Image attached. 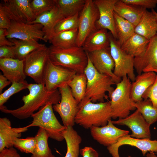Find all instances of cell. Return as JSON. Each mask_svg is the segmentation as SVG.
Returning <instances> with one entry per match:
<instances>
[{"label": "cell", "mask_w": 157, "mask_h": 157, "mask_svg": "<svg viewBox=\"0 0 157 157\" xmlns=\"http://www.w3.org/2000/svg\"><path fill=\"white\" fill-rule=\"evenodd\" d=\"M27 89L29 93L23 97V106L14 110L8 109L4 106L0 108V110L5 113L11 114L18 119H23L31 117L35 111L44 105L49 103L54 105L60 101L61 96L58 89L49 91L44 83L29 84Z\"/></svg>", "instance_id": "1"}, {"label": "cell", "mask_w": 157, "mask_h": 157, "mask_svg": "<svg viewBox=\"0 0 157 157\" xmlns=\"http://www.w3.org/2000/svg\"><path fill=\"white\" fill-rule=\"evenodd\" d=\"M111 118L112 110L109 101L95 103L90 99L83 98L78 104L75 122L88 129L92 126H105Z\"/></svg>", "instance_id": "2"}, {"label": "cell", "mask_w": 157, "mask_h": 157, "mask_svg": "<svg viewBox=\"0 0 157 157\" xmlns=\"http://www.w3.org/2000/svg\"><path fill=\"white\" fill-rule=\"evenodd\" d=\"M87 53L88 62L84 72L87 78V85L84 98L90 99L93 103L104 102L114 90L112 85L115 83L110 76L97 72Z\"/></svg>", "instance_id": "3"}, {"label": "cell", "mask_w": 157, "mask_h": 157, "mask_svg": "<svg viewBox=\"0 0 157 157\" xmlns=\"http://www.w3.org/2000/svg\"><path fill=\"white\" fill-rule=\"evenodd\" d=\"M49 58L54 65L75 72L84 73L88 62L87 52L77 46L61 48L52 45L49 47Z\"/></svg>", "instance_id": "4"}, {"label": "cell", "mask_w": 157, "mask_h": 157, "mask_svg": "<svg viewBox=\"0 0 157 157\" xmlns=\"http://www.w3.org/2000/svg\"><path fill=\"white\" fill-rule=\"evenodd\" d=\"M131 83L127 76L123 77L119 82L115 84V88L108 97L110 99L112 118H124L136 109L130 97Z\"/></svg>", "instance_id": "5"}, {"label": "cell", "mask_w": 157, "mask_h": 157, "mask_svg": "<svg viewBox=\"0 0 157 157\" xmlns=\"http://www.w3.org/2000/svg\"><path fill=\"white\" fill-rule=\"evenodd\" d=\"M53 105L48 104L32 114L31 117L33 121L26 126L28 128L32 126L42 128L47 131L49 138L61 142L64 140L62 132L66 127L62 125L56 118L53 111Z\"/></svg>", "instance_id": "6"}, {"label": "cell", "mask_w": 157, "mask_h": 157, "mask_svg": "<svg viewBox=\"0 0 157 157\" xmlns=\"http://www.w3.org/2000/svg\"><path fill=\"white\" fill-rule=\"evenodd\" d=\"M110 48L115 64L114 74L121 79L127 76L131 81H134L136 77L134 72V57L121 49L119 42L114 38L110 33Z\"/></svg>", "instance_id": "7"}, {"label": "cell", "mask_w": 157, "mask_h": 157, "mask_svg": "<svg viewBox=\"0 0 157 157\" xmlns=\"http://www.w3.org/2000/svg\"><path fill=\"white\" fill-rule=\"evenodd\" d=\"M49 53V47L45 45L31 53L24 59L26 75L32 78L36 83H44V73Z\"/></svg>", "instance_id": "8"}, {"label": "cell", "mask_w": 157, "mask_h": 157, "mask_svg": "<svg viewBox=\"0 0 157 157\" xmlns=\"http://www.w3.org/2000/svg\"><path fill=\"white\" fill-rule=\"evenodd\" d=\"M58 89L61 99L59 103L53 105V108L60 115L64 126L73 127L75 124V118L78 110L79 104L67 83L63 84Z\"/></svg>", "instance_id": "9"}, {"label": "cell", "mask_w": 157, "mask_h": 157, "mask_svg": "<svg viewBox=\"0 0 157 157\" xmlns=\"http://www.w3.org/2000/svg\"><path fill=\"white\" fill-rule=\"evenodd\" d=\"M99 18V11L93 0H86L79 15L77 46L82 47L86 38L97 28L96 23Z\"/></svg>", "instance_id": "10"}, {"label": "cell", "mask_w": 157, "mask_h": 157, "mask_svg": "<svg viewBox=\"0 0 157 157\" xmlns=\"http://www.w3.org/2000/svg\"><path fill=\"white\" fill-rule=\"evenodd\" d=\"M30 0H4L1 8L12 21L30 23L36 18L32 12Z\"/></svg>", "instance_id": "11"}, {"label": "cell", "mask_w": 157, "mask_h": 157, "mask_svg": "<svg viewBox=\"0 0 157 157\" xmlns=\"http://www.w3.org/2000/svg\"><path fill=\"white\" fill-rule=\"evenodd\" d=\"M76 74L74 71L54 65L49 58L44 74L45 88L49 91L57 90L63 84H67Z\"/></svg>", "instance_id": "12"}, {"label": "cell", "mask_w": 157, "mask_h": 157, "mask_svg": "<svg viewBox=\"0 0 157 157\" xmlns=\"http://www.w3.org/2000/svg\"><path fill=\"white\" fill-rule=\"evenodd\" d=\"M43 26L40 24H28L11 21L9 28L7 30V38L23 40H42L44 38Z\"/></svg>", "instance_id": "13"}, {"label": "cell", "mask_w": 157, "mask_h": 157, "mask_svg": "<svg viewBox=\"0 0 157 157\" xmlns=\"http://www.w3.org/2000/svg\"><path fill=\"white\" fill-rule=\"evenodd\" d=\"M112 122L114 124L128 126L132 131V133L130 135L132 138L140 139L151 138L150 125L137 109L124 118L112 120Z\"/></svg>", "instance_id": "14"}, {"label": "cell", "mask_w": 157, "mask_h": 157, "mask_svg": "<svg viewBox=\"0 0 157 157\" xmlns=\"http://www.w3.org/2000/svg\"><path fill=\"white\" fill-rule=\"evenodd\" d=\"M117 0H94L98 8L99 18L96 23L97 28L109 30L114 38L118 40V35L114 16V7Z\"/></svg>", "instance_id": "15"}, {"label": "cell", "mask_w": 157, "mask_h": 157, "mask_svg": "<svg viewBox=\"0 0 157 157\" xmlns=\"http://www.w3.org/2000/svg\"><path fill=\"white\" fill-rule=\"evenodd\" d=\"M93 139L107 147L116 143L122 137L128 134L129 131L119 129L114 126L111 119L106 126H92L90 129Z\"/></svg>", "instance_id": "16"}, {"label": "cell", "mask_w": 157, "mask_h": 157, "mask_svg": "<svg viewBox=\"0 0 157 157\" xmlns=\"http://www.w3.org/2000/svg\"><path fill=\"white\" fill-rule=\"evenodd\" d=\"M87 53L91 62L98 72L111 77L115 84L121 81L122 79L116 76L113 73L115 64L110 47Z\"/></svg>", "instance_id": "17"}, {"label": "cell", "mask_w": 157, "mask_h": 157, "mask_svg": "<svg viewBox=\"0 0 157 157\" xmlns=\"http://www.w3.org/2000/svg\"><path fill=\"white\" fill-rule=\"evenodd\" d=\"M134 68L138 74L151 72L157 73V35L149 40L142 56L134 57Z\"/></svg>", "instance_id": "18"}, {"label": "cell", "mask_w": 157, "mask_h": 157, "mask_svg": "<svg viewBox=\"0 0 157 157\" xmlns=\"http://www.w3.org/2000/svg\"><path fill=\"white\" fill-rule=\"evenodd\" d=\"M150 139L134 138L128 134L121 138L116 143L107 147V149L113 157H120L118 152L119 147L122 145H129L140 149L144 156L148 151L157 153V140Z\"/></svg>", "instance_id": "19"}, {"label": "cell", "mask_w": 157, "mask_h": 157, "mask_svg": "<svg viewBox=\"0 0 157 157\" xmlns=\"http://www.w3.org/2000/svg\"><path fill=\"white\" fill-rule=\"evenodd\" d=\"M0 69L11 83L24 81L26 76L24 70V60L0 58Z\"/></svg>", "instance_id": "20"}, {"label": "cell", "mask_w": 157, "mask_h": 157, "mask_svg": "<svg viewBox=\"0 0 157 157\" xmlns=\"http://www.w3.org/2000/svg\"><path fill=\"white\" fill-rule=\"evenodd\" d=\"M28 128L26 126L19 128H13L10 120L7 117L0 118V152L6 148L13 147L16 138H20L22 133L26 132Z\"/></svg>", "instance_id": "21"}, {"label": "cell", "mask_w": 157, "mask_h": 157, "mask_svg": "<svg viewBox=\"0 0 157 157\" xmlns=\"http://www.w3.org/2000/svg\"><path fill=\"white\" fill-rule=\"evenodd\" d=\"M156 74L154 72H143L136 76L131 83L130 97L133 102L142 100V96L146 90L154 83Z\"/></svg>", "instance_id": "22"}, {"label": "cell", "mask_w": 157, "mask_h": 157, "mask_svg": "<svg viewBox=\"0 0 157 157\" xmlns=\"http://www.w3.org/2000/svg\"><path fill=\"white\" fill-rule=\"evenodd\" d=\"M110 33L104 28H97L85 40L82 47L88 53L109 47Z\"/></svg>", "instance_id": "23"}, {"label": "cell", "mask_w": 157, "mask_h": 157, "mask_svg": "<svg viewBox=\"0 0 157 157\" xmlns=\"http://www.w3.org/2000/svg\"><path fill=\"white\" fill-rule=\"evenodd\" d=\"M64 17L56 5L51 10L42 13L36 17L33 22L28 24H40L43 26L44 38L47 41L51 38L54 28L60 20Z\"/></svg>", "instance_id": "24"}, {"label": "cell", "mask_w": 157, "mask_h": 157, "mask_svg": "<svg viewBox=\"0 0 157 157\" xmlns=\"http://www.w3.org/2000/svg\"><path fill=\"white\" fill-rule=\"evenodd\" d=\"M143 8L126 3L117 0L114 7V12L135 26L138 24L145 11Z\"/></svg>", "instance_id": "25"}, {"label": "cell", "mask_w": 157, "mask_h": 157, "mask_svg": "<svg viewBox=\"0 0 157 157\" xmlns=\"http://www.w3.org/2000/svg\"><path fill=\"white\" fill-rule=\"evenodd\" d=\"M135 33L149 40L157 35V22L151 11H145L135 27Z\"/></svg>", "instance_id": "26"}, {"label": "cell", "mask_w": 157, "mask_h": 157, "mask_svg": "<svg viewBox=\"0 0 157 157\" xmlns=\"http://www.w3.org/2000/svg\"><path fill=\"white\" fill-rule=\"evenodd\" d=\"M149 40L134 33L121 46V49L134 57L142 56L145 51Z\"/></svg>", "instance_id": "27"}, {"label": "cell", "mask_w": 157, "mask_h": 157, "mask_svg": "<svg viewBox=\"0 0 157 157\" xmlns=\"http://www.w3.org/2000/svg\"><path fill=\"white\" fill-rule=\"evenodd\" d=\"M67 147V151L65 157H78L80 144L82 139L72 126L66 127L62 132Z\"/></svg>", "instance_id": "28"}, {"label": "cell", "mask_w": 157, "mask_h": 157, "mask_svg": "<svg viewBox=\"0 0 157 157\" xmlns=\"http://www.w3.org/2000/svg\"><path fill=\"white\" fill-rule=\"evenodd\" d=\"M78 28L63 31L53 34L49 40L52 45L67 48L76 46Z\"/></svg>", "instance_id": "29"}, {"label": "cell", "mask_w": 157, "mask_h": 157, "mask_svg": "<svg viewBox=\"0 0 157 157\" xmlns=\"http://www.w3.org/2000/svg\"><path fill=\"white\" fill-rule=\"evenodd\" d=\"M35 137L36 144L31 157H55L49 147V136L47 131L44 129L39 128Z\"/></svg>", "instance_id": "30"}, {"label": "cell", "mask_w": 157, "mask_h": 157, "mask_svg": "<svg viewBox=\"0 0 157 157\" xmlns=\"http://www.w3.org/2000/svg\"><path fill=\"white\" fill-rule=\"evenodd\" d=\"M14 44L15 58L24 60L29 53L45 45L34 40H23L15 39H8Z\"/></svg>", "instance_id": "31"}, {"label": "cell", "mask_w": 157, "mask_h": 157, "mask_svg": "<svg viewBox=\"0 0 157 157\" xmlns=\"http://www.w3.org/2000/svg\"><path fill=\"white\" fill-rule=\"evenodd\" d=\"M85 2L86 0H55V5L64 18L80 13Z\"/></svg>", "instance_id": "32"}, {"label": "cell", "mask_w": 157, "mask_h": 157, "mask_svg": "<svg viewBox=\"0 0 157 157\" xmlns=\"http://www.w3.org/2000/svg\"><path fill=\"white\" fill-rule=\"evenodd\" d=\"M72 94L79 104L84 98L86 89L87 78L84 73H76L67 83Z\"/></svg>", "instance_id": "33"}, {"label": "cell", "mask_w": 157, "mask_h": 157, "mask_svg": "<svg viewBox=\"0 0 157 157\" xmlns=\"http://www.w3.org/2000/svg\"><path fill=\"white\" fill-rule=\"evenodd\" d=\"M114 16L118 35L117 40L121 46L135 33V26L114 12Z\"/></svg>", "instance_id": "34"}, {"label": "cell", "mask_w": 157, "mask_h": 157, "mask_svg": "<svg viewBox=\"0 0 157 157\" xmlns=\"http://www.w3.org/2000/svg\"><path fill=\"white\" fill-rule=\"evenodd\" d=\"M133 105L150 125L157 121V108L153 106L149 99L133 102Z\"/></svg>", "instance_id": "35"}, {"label": "cell", "mask_w": 157, "mask_h": 157, "mask_svg": "<svg viewBox=\"0 0 157 157\" xmlns=\"http://www.w3.org/2000/svg\"><path fill=\"white\" fill-rule=\"evenodd\" d=\"M79 14L77 13L60 20L54 28L52 35L63 31L78 28Z\"/></svg>", "instance_id": "36"}, {"label": "cell", "mask_w": 157, "mask_h": 157, "mask_svg": "<svg viewBox=\"0 0 157 157\" xmlns=\"http://www.w3.org/2000/svg\"><path fill=\"white\" fill-rule=\"evenodd\" d=\"M12 83L8 89L0 94V108L4 106V104L12 95L27 88L29 84L25 80L19 82H14Z\"/></svg>", "instance_id": "37"}, {"label": "cell", "mask_w": 157, "mask_h": 157, "mask_svg": "<svg viewBox=\"0 0 157 157\" xmlns=\"http://www.w3.org/2000/svg\"><path fill=\"white\" fill-rule=\"evenodd\" d=\"M36 144L35 137H28L25 138H16L14 142L13 146L22 152L32 154Z\"/></svg>", "instance_id": "38"}, {"label": "cell", "mask_w": 157, "mask_h": 157, "mask_svg": "<svg viewBox=\"0 0 157 157\" xmlns=\"http://www.w3.org/2000/svg\"><path fill=\"white\" fill-rule=\"evenodd\" d=\"M30 6L33 12L37 17L51 10L55 4V0H33L31 1Z\"/></svg>", "instance_id": "39"}, {"label": "cell", "mask_w": 157, "mask_h": 157, "mask_svg": "<svg viewBox=\"0 0 157 157\" xmlns=\"http://www.w3.org/2000/svg\"><path fill=\"white\" fill-rule=\"evenodd\" d=\"M142 98L143 99H149L153 106L157 108V74L154 83L145 92Z\"/></svg>", "instance_id": "40"}, {"label": "cell", "mask_w": 157, "mask_h": 157, "mask_svg": "<svg viewBox=\"0 0 157 157\" xmlns=\"http://www.w3.org/2000/svg\"><path fill=\"white\" fill-rule=\"evenodd\" d=\"M127 4L139 6L146 9H154L157 4V0H122Z\"/></svg>", "instance_id": "41"}, {"label": "cell", "mask_w": 157, "mask_h": 157, "mask_svg": "<svg viewBox=\"0 0 157 157\" xmlns=\"http://www.w3.org/2000/svg\"><path fill=\"white\" fill-rule=\"evenodd\" d=\"M16 58L14 46L0 47V58Z\"/></svg>", "instance_id": "42"}, {"label": "cell", "mask_w": 157, "mask_h": 157, "mask_svg": "<svg viewBox=\"0 0 157 157\" xmlns=\"http://www.w3.org/2000/svg\"><path fill=\"white\" fill-rule=\"evenodd\" d=\"M11 22V20L0 7V28L8 29Z\"/></svg>", "instance_id": "43"}, {"label": "cell", "mask_w": 157, "mask_h": 157, "mask_svg": "<svg viewBox=\"0 0 157 157\" xmlns=\"http://www.w3.org/2000/svg\"><path fill=\"white\" fill-rule=\"evenodd\" d=\"M80 153L82 157H99L97 151L91 147L86 146L80 149Z\"/></svg>", "instance_id": "44"}, {"label": "cell", "mask_w": 157, "mask_h": 157, "mask_svg": "<svg viewBox=\"0 0 157 157\" xmlns=\"http://www.w3.org/2000/svg\"><path fill=\"white\" fill-rule=\"evenodd\" d=\"M7 29L0 28V47L14 46V43L7 38Z\"/></svg>", "instance_id": "45"}, {"label": "cell", "mask_w": 157, "mask_h": 157, "mask_svg": "<svg viewBox=\"0 0 157 157\" xmlns=\"http://www.w3.org/2000/svg\"><path fill=\"white\" fill-rule=\"evenodd\" d=\"M0 157H21L16 149L13 147L6 148L0 152Z\"/></svg>", "instance_id": "46"}, {"label": "cell", "mask_w": 157, "mask_h": 157, "mask_svg": "<svg viewBox=\"0 0 157 157\" xmlns=\"http://www.w3.org/2000/svg\"><path fill=\"white\" fill-rule=\"evenodd\" d=\"M11 82L3 75H0V93H2L3 89Z\"/></svg>", "instance_id": "47"}, {"label": "cell", "mask_w": 157, "mask_h": 157, "mask_svg": "<svg viewBox=\"0 0 157 157\" xmlns=\"http://www.w3.org/2000/svg\"><path fill=\"white\" fill-rule=\"evenodd\" d=\"M128 157H134L130 156H128ZM146 157H157V156L155 154L154 152H150L149 153H148L146 154Z\"/></svg>", "instance_id": "48"}, {"label": "cell", "mask_w": 157, "mask_h": 157, "mask_svg": "<svg viewBox=\"0 0 157 157\" xmlns=\"http://www.w3.org/2000/svg\"><path fill=\"white\" fill-rule=\"evenodd\" d=\"M151 12L153 13L155 15L157 22V12H156L154 9L151 10Z\"/></svg>", "instance_id": "49"}]
</instances>
